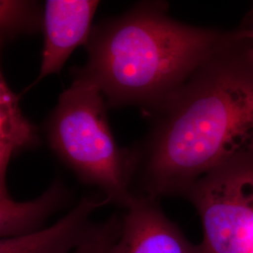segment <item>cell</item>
Returning a JSON list of instances; mask_svg holds the SVG:
<instances>
[{
  "label": "cell",
  "instance_id": "obj_1",
  "mask_svg": "<svg viewBox=\"0 0 253 253\" xmlns=\"http://www.w3.org/2000/svg\"><path fill=\"white\" fill-rule=\"evenodd\" d=\"M246 31L153 112L135 150L139 195L184 197L208 172L253 154V63Z\"/></svg>",
  "mask_w": 253,
  "mask_h": 253
},
{
  "label": "cell",
  "instance_id": "obj_2",
  "mask_svg": "<svg viewBox=\"0 0 253 253\" xmlns=\"http://www.w3.org/2000/svg\"><path fill=\"white\" fill-rule=\"evenodd\" d=\"M238 35L183 24L162 2H141L93 27L86 64L74 70L99 86L109 108L138 105L151 115Z\"/></svg>",
  "mask_w": 253,
  "mask_h": 253
},
{
  "label": "cell",
  "instance_id": "obj_3",
  "mask_svg": "<svg viewBox=\"0 0 253 253\" xmlns=\"http://www.w3.org/2000/svg\"><path fill=\"white\" fill-rule=\"evenodd\" d=\"M73 74L72 84L44 122L48 143L82 183L99 188L112 204L126 209L136 197L135 151L117 144L99 86L74 69Z\"/></svg>",
  "mask_w": 253,
  "mask_h": 253
},
{
  "label": "cell",
  "instance_id": "obj_4",
  "mask_svg": "<svg viewBox=\"0 0 253 253\" xmlns=\"http://www.w3.org/2000/svg\"><path fill=\"white\" fill-rule=\"evenodd\" d=\"M184 198L199 214L206 253H251L253 245V154L196 181Z\"/></svg>",
  "mask_w": 253,
  "mask_h": 253
},
{
  "label": "cell",
  "instance_id": "obj_5",
  "mask_svg": "<svg viewBox=\"0 0 253 253\" xmlns=\"http://www.w3.org/2000/svg\"><path fill=\"white\" fill-rule=\"evenodd\" d=\"M100 1L47 0L44 6V44L40 73L21 95L33 88L46 76L59 74L73 51L86 45L93 29L92 21Z\"/></svg>",
  "mask_w": 253,
  "mask_h": 253
},
{
  "label": "cell",
  "instance_id": "obj_6",
  "mask_svg": "<svg viewBox=\"0 0 253 253\" xmlns=\"http://www.w3.org/2000/svg\"><path fill=\"white\" fill-rule=\"evenodd\" d=\"M125 210L116 253H206L163 213L157 199L136 194Z\"/></svg>",
  "mask_w": 253,
  "mask_h": 253
},
{
  "label": "cell",
  "instance_id": "obj_7",
  "mask_svg": "<svg viewBox=\"0 0 253 253\" xmlns=\"http://www.w3.org/2000/svg\"><path fill=\"white\" fill-rule=\"evenodd\" d=\"M112 204L103 198L84 197L67 215L48 228L11 238H1L0 253H73L89 235L92 214Z\"/></svg>",
  "mask_w": 253,
  "mask_h": 253
},
{
  "label": "cell",
  "instance_id": "obj_8",
  "mask_svg": "<svg viewBox=\"0 0 253 253\" xmlns=\"http://www.w3.org/2000/svg\"><path fill=\"white\" fill-rule=\"evenodd\" d=\"M71 191L55 179L38 198L27 202L12 199L8 189H0V236L11 238L43 229L46 220L67 206Z\"/></svg>",
  "mask_w": 253,
  "mask_h": 253
},
{
  "label": "cell",
  "instance_id": "obj_9",
  "mask_svg": "<svg viewBox=\"0 0 253 253\" xmlns=\"http://www.w3.org/2000/svg\"><path fill=\"white\" fill-rule=\"evenodd\" d=\"M19 95L0 73V189L7 188L9 163L19 154L41 145L39 128L20 108Z\"/></svg>",
  "mask_w": 253,
  "mask_h": 253
},
{
  "label": "cell",
  "instance_id": "obj_10",
  "mask_svg": "<svg viewBox=\"0 0 253 253\" xmlns=\"http://www.w3.org/2000/svg\"><path fill=\"white\" fill-rule=\"evenodd\" d=\"M44 9L36 1H0V41L7 45L18 37L43 32Z\"/></svg>",
  "mask_w": 253,
  "mask_h": 253
},
{
  "label": "cell",
  "instance_id": "obj_11",
  "mask_svg": "<svg viewBox=\"0 0 253 253\" xmlns=\"http://www.w3.org/2000/svg\"><path fill=\"white\" fill-rule=\"evenodd\" d=\"M122 232V216L114 215L95 223L89 235L73 253H116Z\"/></svg>",
  "mask_w": 253,
  "mask_h": 253
},
{
  "label": "cell",
  "instance_id": "obj_12",
  "mask_svg": "<svg viewBox=\"0 0 253 253\" xmlns=\"http://www.w3.org/2000/svg\"><path fill=\"white\" fill-rule=\"evenodd\" d=\"M246 30V40H245V46L246 51L249 58L253 63V9L252 12V19L250 22V26L245 27Z\"/></svg>",
  "mask_w": 253,
  "mask_h": 253
},
{
  "label": "cell",
  "instance_id": "obj_13",
  "mask_svg": "<svg viewBox=\"0 0 253 253\" xmlns=\"http://www.w3.org/2000/svg\"><path fill=\"white\" fill-rule=\"evenodd\" d=\"M251 253H253V248H252V251H251Z\"/></svg>",
  "mask_w": 253,
  "mask_h": 253
}]
</instances>
